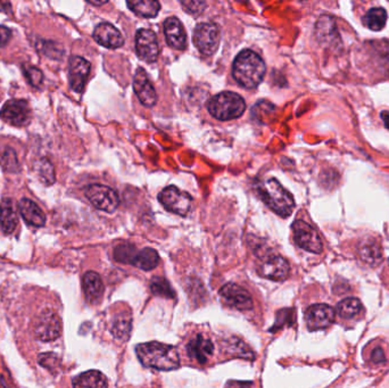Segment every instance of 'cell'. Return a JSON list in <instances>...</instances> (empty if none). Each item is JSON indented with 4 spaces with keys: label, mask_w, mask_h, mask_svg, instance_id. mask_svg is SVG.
<instances>
[{
    "label": "cell",
    "mask_w": 389,
    "mask_h": 388,
    "mask_svg": "<svg viewBox=\"0 0 389 388\" xmlns=\"http://www.w3.org/2000/svg\"><path fill=\"white\" fill-rule=\"evenodd\" d=\"M139 361L147 368L171 371L180 367V358L173 346L158 342H149L136 347Z\"/></svg>",
    "instance_id": "6da1fadb"
},
{
    "label": "cell",
    "mask_w": 389,
    "mask_h": 388,
    "mask_svg": "<svg viewBox=\"0 0 389 388\" xmlns=\"http://www.w3.org/2000/svg\"><path fill=\"white\" fill-rule=\"evenodd\" d=\"M266 72L264 61L251 49L240 51L232 66V75L246 89H254L261 83Z\"/></svg>",
    "instance_id": "7a4b0ae2"
},
{
    "label": "cell",
    "mask_w": 389,
    "mask_h": 388,
    "mask_svg": "<svg viewBox=\"0 0 389 388\" xmlns=\"http://www.w3.org/2000/svg\"><path fill=\"white\" fill-rule=\"evenodd\" d=\"M258 196L270 209L282 218H288L295 207V201L292 194L274 178L266 180L258 187Z\"/></svg>",
    "instance_id": "3957f363"
},
{
    "label": "cell",
    "mask_w": 389,
    "mask_h": 388,
    "mask_svg": "<svg viewBox=\"0 0 389 388\" xmlns=\"http://www.w3.org/2000/svg\"><path fill=\"white\" fill-rule=\"evenodd\" d=\"M245 109L246 102L244 98L231 91L217 94L208 102V111L215 119L222 121L240 118Z\"/></svg>",
    "instance_id": "277c9868"
},
{
    "label": "cell",
    "mask_w": 389,
    "mask_h": 388,
    "mask_svg": "<svg viewBox=\"0 0 389 388\" xmlns=\"http://www.w3.org/2000/svg\"><path fill=\"white\" fill-rule=\"evenodd\" d=\"M221 40V31L214 23H200L194 31V43L203 55H213Z\"/></svg>",
    "instance_id": "5b68a950"
},
{
    "label": "cell",
    "mask_w": 389,
    "mask_h": 388,
    "mask_svg": "<svg viewBox=\"0 0 389 388\" xmlns=\"http://www.w3.org/2000/svg\"><path fill=\"white\" fill-rule=\"evenodd\" d=\"M158 201L167 211L181 216H186L193 205L191 196L186 191H181L175 186L164 188L158 195Z\"/></svg>",
    "instance_id": "8992f818"
},
{
    "label": "cell",
    "mask_w": 389,
    "mask_h": 388,
    "mask_svg": "<svg viewBox=\"0 0 389 388\" xmlns=\"http://www.w3.org/2000/svg\"><path fill=\"white\" fill-rule=\"evenodd\" d=\"M84 195L96 208L113 213L119 205L118 195L115 190L102 184H90L84 188Z\"/></svg>",
    "instance_id": "52a82bcc"
},
{
    "label": "cell",
    "mask_w": 389,
    "mask_h": 388,
    "mask_svg": "<svg viewBox=\"0 0 389 388\" xmlns=\"http://www.w3.org/2000/svg\"><path fill=\"white\" fill-rule=\"evenodd\" d=\"M61 320L54 311L47 310L41 313L34 322V335L41 342H53L61 334Z\"/></svg>",
    "instance_id": "ba28073f"
},
{
    "label": "cell",
    "mask_w": 389,
    "mask_h": 388,
    "mask_svg": "<svg viewBox=\"0 0 389 388\" xmlns=\"http://www.w3.org/2000/svg\"><path fill=\"white\" fill-rule=\"evenodd\" d=\"M292 232L295 243L300 248L314 254H320L322 252L323 246L319 233L309 223L302 220H296L292 223Z\"/></svg>",
    "instance_id": "9c48e42d"
},
{
    "label": "cell",
    "mask_w": 389,
    "mask_h": 388,
    "mask_svg": "<svg viewBox=\"0 0 389 388\" xmlns=\"http://www.w3.org/2000/svg\"><path fill=\"white\" fill-rule=\"evenodd\" d=\"M257 272L261 277L273 281H282L289 277L288 261L280 255H266L259 260Z\"/></svg>",
    "instance_id": "30bf717a"
},
{
    "label": "cell",
    "mask_w": 389,
    "mask_h": 388,
    "mask_svg": "<svg viewBox=\"0 0 389 388\" xmlns=\"http://www.w3.org/2000/svg\"><path fill=\"white\" fill-rule=\"evenodd\" d=\"M0 118L14 126L29 124L31 120V107L25 99H12L2 106Z\"/></svg>",
    "instance_id": "8fae6325"
},
{
    "label": "cell",
    "mask_w": 389,
    "mask_h": 388,
    "mask_svg": "<svg viewBox=\"0 0 389 388\" xmlns=\"http://www.w3.org/2000/svg\"><path fill=\"white\" fill-rule=\"evenodd\" d=\"M336 312L327 304H315L307 308L305 312L306 326L311 331L326 329L332 325Z\"/></svg>",
    "instance_id": "7c38bea8"
},
{
    "label": "cell",
    "mask_w": 389,
    "mask_h": 388,
    "mask_svg": "<svg viewBox=\"0 0 389 388\" xmlns=\"http://www.w3.org/2000/svg\"><path fill=\"white\" fill-rule=\"evenodd\" d=\"M136 50L142 61L153 63L158 58V41L154 31L141 29L136 36Z\"/></svg>",
    "instance_id": "4fadbf2b"
},
{
    "label": "cell",
    "mask_w": 389,
    "mask_h": 388,
    "mask_svg": "<svg viewBox=\"0 0 389 388\" xmlns=\"http://www.w3.org/2000/svg\"><path fill=\"white\" fill-rule=\"evenodd\" d=\"M220 295L225 303L240 311H247L253 307V298L244 287L234 283L225 284L220 289Z\"/></svg>",
    "instance_id": "5bb4252c"
},
{
    "label": "cell",
    "mask_w": 389,
    "mask_h": 388,
    "mask_svg": "<svg viewBox=\"0 0 389 388\" xmlns=\"http://www.w3.org/2000/svg\"><path fill=\"white\" fill-rule=\"evenodd\" d=\"M133 89L142 105L152 107L156 104L157 95L148 75L142 67H138L133 78Z\"/></svg>",
    "instance_id": "9a60e30c"
},
{
    "label": "cell",
    "mask_w": 389,
    "mask_h": 388,
    "mask_svg": "<svg viewBox=\"0 0 389 388\" xmlns=\"http://www.w3.org/2000/svg\"><path fill=\"white\" fill-rule=\"evenodd\" d=\"M91 65L87 60L80 56H74L70 61V84L75 92H82L85 87V82L90 73Z\"/></svg>",
    "instance_id": "2e32d148"
},
{
    "label": "cell",
    "mask_w": 389,
    "mask_h": 388,
    "mask_svg": "<svg viewBox=\"0 0 389 388\" xmlns=\"http://www.w3.org/2000/svg\"><path fill=\"white\" fill-rule=\"evenodd\" d=\"M94 39L96 42L109 49H116L123 46L124 38L122 33L114 25L109 23H100L94 31Z\"/></svg>",
    "instance_id": "e0dca14e"
},
{
    "label": "cell",
    "mask_w": 389,
    "mask_h": 388,
    "mask_svg": "<svg viewBox=\"0 0 389 388\" xmlns=\"http://www.w3.org/2000/svg\"><path fill=\"white\" fill-rule=\"evenodd\" d=\"M82 289H83L84 297L88 303L92 305L100 303L104 296L105 288L101 278L97 272L88 271L87 273H84L82 278Z\"/></svg>",
    "instance_id": "ac0fdd59"
},
{
    "label": "cell",
    "mask_w": 389,
    "mask_h": 388,
    "mask_svg": "<svg viewBox=\"0 0 389 388\" xmlns=\"http://www.w3.org/2000/svg\"><path fill=\"white\" fill-rule=\"evenodd\" d=\"M164 33L167 43L175 49L183 50L187 47V33L182 23L176 17H169L164 22Z\"/></svg>",
    "instance_id": "d6986e66"
},
{
    "label": "cell",
    "mask_w": 389,
    "mask_h": 388,
    "mask_svg": "<svg viewBox=\"0 0 389 388\" xmlns=\"http://www.w3.org/2000/svg\"><path fill=\"white\" fill-rule=\"evenodd\" d=\"M315 33L320 43L326 44V46L336 44V41L339 40L336 23H334L333 17L329 15H323L320 17V20L316 23Z\"/></svg>",
    "instance_id": "ffe728a7"
},
{
    "label": "cell",
    "mask_w": 389,
    "mask_h": 388,
    "mask_svg": "<svg viewBox=\"0 0 389 388\" xmlns=\"http://www.w3.org/2000/svg\"><path fill=\"white\" fill-rule=\"evenodd\" d=\"M19 213L27 225L37 226H43L46 223V215L41 211V208L36 203L27 198H22L19 203Z\"/></svg>",
    "instance_id": "44dd1931"
},
{
    "label": "cell",
    "mask_w": 389,
    "mask_h": 388,
    "mask_svg": "<svg viewBox=\"0 0 389 388\" xmlns=\"http://www.w3.org/2000/svg\"><path fill=\"white\" fill-rule=\"evenodd\" d=\"M188 353L191 358L199 363H205L213 353V344L210 339L205 338L204 336L197 335L189 344H188Z\"/></svg>",
    "instance_id": "7402d4cb"
},
{
    "label": "cell",
    "mask_w": 389,
    "mask_h": 388,
    "mask_svg": "<svg viewBox=\"0 0 389 388\" xmlns=\"http://www.w3.org/2000/svg\"><path fill=\"white\" fill-rule=\"evenodd\" d=\"M73 388H108L107 378L97 370H90L75 377Z\"/></svg>",
    "instance_id": "603a6c76"
},
{
    "label": "cell",
    "mask_w": 389,
    "mask_h": 388,
    "mask_svg": "<svg viewBox=\"0 0 389 388\" xmlns=\"http://www.w3.org/2000/svg\"><path fill=\"white\" fill-rule=\"evenodd\" d=\"M19 225L17 213L10 199L0 202V229L5 233H12Z\"/></svg>",
    "instance_id": "cb8c5ba5"
},
{
    "label": "cell",
    "mask_w": 389,
    "mask_h": 388,
    "mask_svg": "<svg viewBox=\"0 0 389 388\" xmlns=\"http://www.w3.org/2000/svg\"><path fill=\"white\" fill-rule=\"evenodd\" d=\"M126 5L136 15L152 19L155 17L159 12L160 3L155 0H136V1H128Z\"/></svg>",
    "instance_id": "d4e9b609"
},
{
    "label": "cell",
    "mask_w": 389,
    "mask_h": 388,
    "mask_svg": "<svg viewBox=\"0 0 389 388\" xmlns=\"http://www.w3.org/2000/svg\"><path fill=\"white\" fill-rule=\"evenodd\" d=\"M159 255L154 248H143L138 252L133 265L143 271H150L158 265Z\"/></svg>",
    "instance_id": "484cf974"
},
{
    "label": "cell",
    "mask_w": 389,
    "mask_h": 388,
    "mask_svg": "<svg viewBox=\"0 0 389 388\" xmlns=\"http://www.w3.org/2000/svg\"><path fill=\"white\" fill-rule=\"evenodd\" d=\"M363 22L365 26L372 31H380L385 27L387 22V12L384 8L377 7L372 8L365 14Z\"/></svg>",
    "instance_id": "4316f807"
},
{
    "label": "cell",
    "mask_w": 389,
    "mask_h": 388,
    "mask_svg": "<svg viewBox=\"0 0 389 388\" xmlns=\"http://www.w3.org/2000/svg\"><path fill=\"white\" fill-rule=\"evenodd\" d=\"M132 318L129 313H117L116 318L113 320L112 331L116 338L126 339L129 337L131 330Z\"/></svg>",
    "instance_id": "83f0119b"
},
{
    "label": "cell",
    "mask_w": 389,
    "mask_h": 388,
    "mask_svg": "<svg viewBox=\"0 0 389 388\" xmlns=\"http://www.w3.org/2000/svg\"><path fill=\"white\" fill-rule=\"evenodd\" d=\"M362 310V304L357 298L348 297L339 302L337 305V313L339 317L345 319H350L358 314Z\"/></svg>",
    "instance_id": "f1b7e54d"
},
{
    "label": "cell",
    "mask_w": 389,
    "mask_h": 388,
    "mask_svg": "<svg viewBox=\"0 0 389 388\" xmlns=\"http://www.w3.org/2000/svg\"><path fill=\"white\" fill-rule=\"evenodd\" d=\"M150 289L156 296L164 298H175V291L171 287L169 281L163 277H155L150 280Z\"/></svg>",
    "instance_id": "f546056e"
},
{
    "label": "cell",
    "mask_w": 389,
    "mask_h": 388,
    "mask_svg": "<svg viewBox=\"0 0 389 388\" xmlns=\"http://www.w3.org/2000/svg\"><path fill=\"white\" fill-rule=\"evenodd\" d=\"M136 255H138V250L130 244H121V245L116 246L114 249L115 261L123 264H132L133 265Z\"/></svg>",
    "instance_id": "4dcf8cb0"
},
{
    "label": "cell",
    "mask_w": 389,
    "mask_h": 388,
    "mask_svg": "<svg viewBox=\"0 0 389 388\" xmlns=\"http://www.w3.org/2000/svg\"><path fill=\"white\" fill-rule=\"evenodd\" d=\"M360 256L365 263L370 265H375L381 260V253L378 245L371 242L362 244L360 247Z\"/></svg>",
    "instance_id": "1f68e13d"
},
{
    "label": "cell",
    "mask_w": 389,
    "mask_h": 388,
    "mask_svg": "<svg viewBox=\"0 0 389 388\" xmlns=\"http://www.w3.org/2000/svg\"><path fill=\"white\" fill-rule=\"evenodd\" d=\"M293 319H295V311L292 308H282L276 312L274 325L272 328H270V331H278L285 326H292L295 321Z\"/></svg>",
    "instance_id": "d6a6232c"
},
{
    "label": "cell",
    "mask_w": 389,
    "mask_h": 388,
    "mask_svg": "<svg viewBox=\"0 0 389 388\" xmlns=\"http://www.w3.org/2000/svg\"><path fill=\"white\" fill-rule=\"evenodd\" d=\"M229 352H230L232 355L238 356V358L247 359V360L248 359L253 360L255 358L254 353H253L252 349L249 348L245 343L238 341V339L234 342L229 343Z\"/></svg>",
    "instance_id": "836d02e7"
},
{
    "label": "cell",
    "mask_w": 389,
    "mask_h": 388,
    "mask_svg": "<svg viewBox=\"0 0 389 388\" xmlns=\"http://www.w3.org/2000/svg\"><path fill=\"white\" fill-rule=\"evenodd\" d=\"M39 174H40V179L43 184H51L55 183V171L49 161L42 160V162L40 164Z\"/></svg>",
    "instance_id": "e575fe53"
},
{
    "label": "cell",
    "mask_w": 389,
    "mask_h": 388,
    "mask_svg": "<svg viewBox=\"0 0 389 388\" xmlns=\"http://www.w3.org/2000/svg\"><path fill=\"white\" fill-rule=\"evenodd\" d=\"M38 361H39V363L43 368L49 370L53 373L58 368V366H59V359L54 353H44V354L39 355V360Z\"/></svg>",
    "instance_id": "d590c367"
},
{
    "label": "cell",
    "mask_w": 389,
    "mask_h": 388,
    "mask_svg": "<svg viewBox=\"0 0 389 388\" xmlns=\"http://www.w3.org/2000/svg\"><path fill=\"white\" fill-rule=\"evenodd\" d=\"M0 163L5 167L7 171H16L17 169V159L16 154L12 148H7L5 152L2 153L1 159H0Z\"/></svg>",
    "instance_id": "8d00e7d4"
},
{
    "label": "cell",
    "mask_w": 389,
    "mask_h": 388,
    "mask_svg": "<svg viewBox=\"0 0 389 388\" xmlns=\"http://www.w3.org/2000/svg\"><path fill=\"white\" fill-rule=\"evenodd\" d=\"M25 77L33 87H39L43 81V74L38 67L27 66L25 68Z\"/></svg>",
    "instance_id": "74e56055"
},
{
    "label": "cell",
    "mask_w": 389,
    "mask_h": 388,
    "mask_svg": "<svg viewBox=\"0 0 389 388\" xmlns=\"http://www.w3.org/2000/svg\"><path fill=\"white\" fill-rule=\"evenodd\" d=\"M181 5H182L184 8H186L187 12H189L190 14H194V15H198L200 14L206 7V3L204 1H184L182 0L181 1Z\"/></svg>",
    "instance_id": "f35d334b"
},
{
    "label": "cell",
    "mask_w": 389,
    "mask_h": 388,
    "mask_svg": "<svg viewBox=\"0 0 389 388\" xmlns=\"http://www.w3.org/2000/svg\"><path fill=\"white\" fill-rule=\"evenodd\" d=\"M12 37V31L8 27L0 25V47L6 46Z\"/></svg>",
    "instance_id": "ab89813d"
},
{
    "label": "cell",
    "mask_w": 389,
    "mask_h": 388,
    "mask_svg": "<svg viewBox=\"0 0 389 388\" xmlns=\"http://www.w3.org/2000/svg\"><path fill=\"white\" fill-rule=\"evenodd\" d=\"M251 382H240V380H229L224 388H251Z\"/></svg>",
    "instance_id": "60d3db41"
},
{
    "label": "cell",
    "mask_w": 389,
    "mask_h": 388,
    "mask_svg": "<svg viewBox=\"0 0 389 388\" xmlns=\"http://www.w3.org/2000/svg\"><path fill=\"white\" fill-rule=\"evenodd\" d=\"M371 359L372 361L375 362V363H380V362H384L386 358H385V353L382 351L381 348H374L373 351H372V354H371Z\"/></svg>",
    "instance_id": "b9f144b4"
},
{
    "label": "cell",
    "mask_w": 389,
    "mask_h": 388,
    "mask_svg": "<svg viewBox=\"0 0 389 388\" xmlns=\"http://www.w3.org/2000/svg\"><path fill=\"white\" fill-rule=\"evenodd\" d=\"M381 119H382V122H384L385 126L387 129H389V112L388 111H384L381 112Z\"/></svg>",
    "instance_id": "7bdbcfd3"
},
{
    "label": "cell",
    "mask_w": 389,
    "mask_h": 388,
    "mask_svg": "<svg viewBox=\"0 0 389 388\" xmlns=\"http://www.w3.org/2000/svg\"><path fill=\"white\" fill-rule=\"evenodd\" d=\"M10 9V3L7 1H0V12H5L8 13V10Z\"/></svg>",
    "instance_id": "ee69618b"
},
{
    "label": "cell",
    "mask_w": 389,
    "mask_h": 388,
    "mask_svg": "<svg viewBox=\"0 0 389 388\" xmlns=\"http://www.w3.org/2000/svg\"><path fill=\"white\" fill-rule=\"evenodd\" d=\"M89 3H91V5H94V6H101V5H104V3H106L107 1H88Z\"/></svg>",
    "instance_id": "f6af8a7d"
}]
</instances>
